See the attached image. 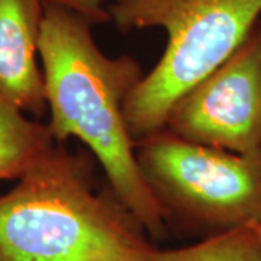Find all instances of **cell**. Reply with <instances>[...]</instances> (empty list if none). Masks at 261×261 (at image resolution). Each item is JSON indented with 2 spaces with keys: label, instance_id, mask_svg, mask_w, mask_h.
Masks as SVG:
<instances>
[{
  "label": "cell",
  "instance_id": "cell-6",
  "mask_svg": "<svg viewBox=\"0 0 261 261\" xmlns=\"http://www.w3.org/2000/svg\"><path fill=\"white\" fill-rule=\"evenodd\" d=\"M44 0H0V96L37 118L48 112L39 38Z\"/></svg>",
  "mask_w": 261,
  "mask_h": 261
},
{
  "label": "cell",
  "instance_id": "cell-3",
  "mask_svg": "<svg viewBox=\"0 0 261 261\" xmlns=\"http://www.w3.org/2000/svg\"><path fill=\"white\" fill-rule=\"evenodd\" d=\"M118 28H163L167 47L125 102L135 142L166 128L180 96L241 47L261 16V0H116L108 9Z\"/></svg>",
  "mask_w": 261,
  "mask_h": 261
},
{
  "label": "cell",
  "instance_id": "cell-9",
  "mask_svg": "<svg viewBox=\"0 0 261 261\" xmlns=\"http://www.w3.org/2000/svg\"><path fill=\"white\" fill-rule=\"evenodd\" d=\"M45 3L56 5L67 10H71L79 16L86 19L92 25L105 23L111 20L109 12L103 8L106 0H44Z\"/></svg>",
  "mask_w": 261,
  "mask_h": 261
},
{
  "label": "cell",
  "instance_id": "cell-5",
  "mask_svg": "<svg viewBox=\"0 0 261 261\" xmlns=\"http://www.w3.org/2000/svg\"><path fill=\"white\" fill-rule=\"evenodd\" d=\"M166 129L238 154L261 148V19L224 64L178 97Z\"/></svg>",
  "mask_w": 261,
  "mask_h": 261
},
{
  "label": "cell",
  "instance_id": "cell-1",
  "mask_svg": "<svg viewBox=\"0 0 261 261\" xmlns=\"http://www.w3.org/2000/svg\"><path fill=\"white\" fill-rule=\"evenodd\" d=\"M92 23L45 3L39 61L49 129L57 142L77 138L100 163L116 199L151 237L166 233V216L137 160V142L125 119V102L144 77L129 56L113 58L97 47Z\"/></svg>",
  "mask_w": 261,
  "mask_h": 261
},
{
  "label": "cell",
  "instance_id": "cell-7",
  "mask_svg": "<svg viewBox=\"0 0 261 261\" xmlns=\"http://www.w3.org/2000/svg\"><path fill=\"white\" fill-rule=\"evenodd\" d=\"M56 144L48 123L29 119L0 96V180H19Z\"/></svg>",
  "mask_w": 261,
  "mask_h": 261
},
{
  "label": "cell",
  "instance_id": "cell-10",
  "mask_svg": "<svg viewBox=\"0 0 261 261\" xmlns=\"http://www.w3.org/2000/svg\"><path fill=\"white\" fill-rule=\"evenodd\" d=\"M254 226H255V228L258 229V232H260V235H261V225H254Z\"/></svg>",
  "mask_w": 261,
  "mask_h": 261
},
{
  "label": "cell",
  "instance_id": "cell-2",
  "mask_svg": "<svg viewBox=\"0 0 261 261\" xmlns=\"http://www.w3.org/2000/svg\"><path fill=\"white\" fill-rule=\"evenodd\" d=\"M89 152L57 142L0 196V261H144L155 247Z\"/></svg>",
  "mask_w": 261,
  "mask_h": 261
},
{
  "label": "cell",
  "instance_id": "cell-8",
  "mask_svg": "<svg viewBox=\"0 0 261 261\" xmlns=\"http://www.w3.org/2000/svg\"><path fill=\"white\" fill-rule=\"evenodd\" d=\"M144 261H261V235L255 226H243L185 248H155Z\"/></svg>",
  "mask_w": 261,
  "mask_h": 261
},
{
  "label": "cell",
  "instance_id": "cell-4",
  "mask_svg": "<svg viewBox=\"0 0 261 261\" xmlns=\"http://www.w3.org/2000/svg\"><path fill=\"white\" fill-rule=\"evenodd\" d=\"M137 160L166 222L206 237L261 225V148L238 154L164 128L137 142Z\"/></svg>",
  "mask_w": 261,
  "mask_h": 261
}]
</instances>
